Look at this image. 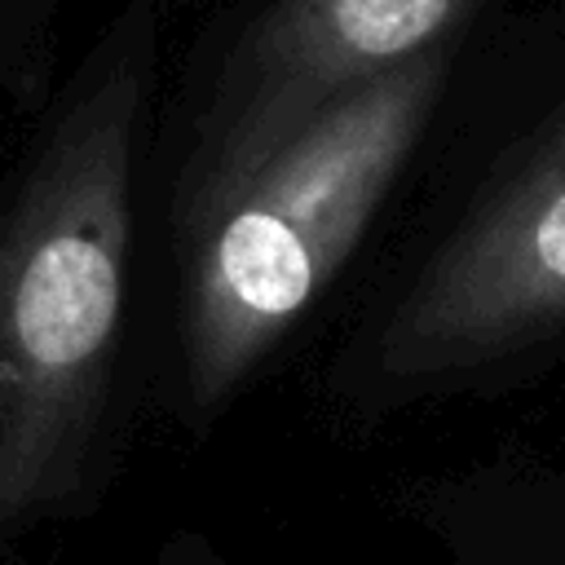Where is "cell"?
<instances>
[{"label":"cell","instance_id":"obj_1","mask_svg":"<svg viewBox=\"0 0 565 565\" xmlns=\"http://www.w3.org/2000/svg\"><path fill=\"white\" fill-rule=\"evenodd\" d=\"M154 9L115 22L0 190V534L66 508L106 419Z\"/></svg>","mask_w":565,"mask_h":565},{"label":"cell","instance_id":"obj_2","mask_svg":"<svg viewBox=\"0 0 565 565\" xmlns=\"http://www.w3.org/2000/svg\"><path fill=\"white\" fill-rule=\"evenodd\" d=\"M446 57L340 88L230 172L185 190V384L212 415L309 313L406 168Z\"/></svg>","mask_w":565,"mask_h":565},{"label":"cell","instance_id":"obj_4","mask_svg":"<svg viewBox=\"0 0 565 565\" xmlns=\"http://www.w3.org/2000/svg\"><path fill=\"white\" fill-rule=\"evenodd\" d=\"M477 4L481 0H269L216 84L185 190L230 172L340 88L437 53Z\"/></svg>","mask_w":565,"mask_h":565},{"label":"cell","instance_id":"obj_3","mask_svg":"<svg viewBox=\"0 0 565 565\" xmlns=\"http://www.w3.org/2000/svg\"><path fill=\"white\" fill-rule=\"evenodd\" d=\"M565 322V106L437 247L384 322L380 371L433 380L508 358Z\"/></svg>","mask_w":565,"mask_h":565}]
</instances>
